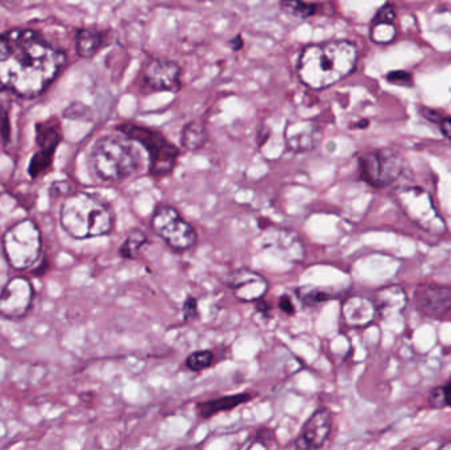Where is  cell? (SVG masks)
<instances>
[{
	"mask_svg": "<svg viewBox=\"0 0 451 450\" xmlns=\"http://www.w3.org/2000/svg\"><path fill=\"white\" fill-rule=\"evenodd\" d=\"M65 63V52L39 32L12 30L0 35V92L34 98L51 86Z\"/></svg>",
	"mask_w": 451,
	"mask_h": 450,
	"instance_id": "obj_1",
	"label": "cell"
},
{
	"mask_svg": "<svg viewBox=\"0 0 451 450\" xmlns=\"http://www.w3.org/2000/svg\"><path fill=\"white\" fill-rule=\"evenodd\" d=\"M357 48L347 40L310 44L300 53L297 74L300 81L322 90L348 77L357 68Z\"/></svg>",
	"mask_w": 451,
	"mask_h": 450,
	"instance_id": "obj_2",
	"label": "cell"
},
{
	"mask_svg": "<svg viewBox=\"0 0 451 450\" xmlns=\"http://www.w3.org/2000/svg\"><path fill=\"white\" fill-rule=\"evenodd\" d=\"M115 223L111 208L93 194L77 192L66 196L60 208V225L75 241L108 235Z\"/></svg>",
	"mask_w": 451,
	"mask_h": 450,
	"instance_id": "obj_3",
	"label": "cell"
},
{
	"mask_svg": "<svg viewBox=\"0 0 451 450\" xmlns=\"http://www.w3.org/2000/svg\"><path fill=\"white\" fill-rule=\"evenodd\" d=\"M89 161L95 176L105 182L125 181L134 176L140 167L136 148L125 135L98 139L91 148Z\"/></svg>",
	"mask_w": 451,
	"mask_h": 450,
	"instance_id": "obj_4",
	"label": "cell"
},
{
	"mask_svg": "<svg viewBox=\"0 0 451 450\" xmlns=\"http://www.w3.org/2000/svg\"><path fill=\"white\" fill-rule=\"evenodd\" d=\"M3 252L11 268L25 271L39 263L42 252L40 227L31 218L16 222L10 226L1 239Z\"/></svg>",
	"mask_w": 451,
	"mask_h": 450,
	"instance_id": "obj_5",
	"label": "cell"
},
{
	"mask_svg": "<svg viewBox=\"0 0 451 450\" xmlns=\"http://www.w3.org/2000/svg\"><path fill=\"white\" fill-rule=\"evenodd\" d=\"M122 135L146 148L149 156V175L165 177L173 172L179 157V149L172 144L161 132L135 123H123L116 127Z\"/></svg>",
	"mask_w": 451,
	"mask_h": 450,
	"instance_id": "obj_6",
	"label": "cell"
},
{
	"mask_svg": "<svg viewBox=\"0 0 451 450\" xmlns=\"http://www.w3.org/2000/svg\"><path fill=\"white\" fill-rule=\"evenodd\" d=\"M151 227L172 250L177 252L193 249L198 238L196 229L181 217L179 210L168 205H160L155 209Z\"/></svg>",
	"mask_w": 451,
	"mask_h": 450,
	"instance_id": "obj_7",
	"label": "cell"
},
{
	"mask_svg": "<svg viewBox=\"0 0 451 450\" xmlns=\"http://www.w3.org/2000/svg\"><path fill=\"white\" fill-rule=\"evenodd\" d=\"M360 178L374 188H386L399 180L404 161L390 149H378L363 154L357 160Z\"/></svg>",
	"mask_w": 451,
	"mask_h": 450,
	"instance_id": "obj_8",
	"label": "cell"
},
{
	"mask_svg": "<svg viewBox=\"0 0 451 450\" xmlns=\"http://www.w3.org/2000/svg\"><path fill=\"white\" fill-rule=\"evenodd\" d=\"M400 205L408 214L410 220L416 222L424 230L434 234L445 231V222L434 209L431 194L420 188H408L399 193Z\"/></svg>",
	"mask_w": 451,
	"mask_h": 450,
	"instance_id": "obj_9",
	"label": "cell"
},
{
	"mask_svg": "<svg viewBox=\"0 0 451 450\" xmlns=\"http://www.w3.org/2000/svg\"><path fill=\"white\" fill-rule=\"evenodd\" d=\"M34 301L33 284L23 276H13L0 289V315L20 320L31 312Z\"/></svg>",
	"mask_w": 451,
	"mask_h": 450,
	"instance_id": "obj_10",
	"label": "cell"
},
{
	"mask_svg": "<svg viewBox=\"0 0 451 450\" xmlns=\"http://www.w3.org/2000/svg\"><path fill=\"white\" fill-rule=\"evenodd\" d=\"M262 247L285 262H304L306 250L301 237L286 227L267 229L260 237Z\"/></svg>",
	"mask_w": 451,
	"mask_h": 450,
	"instance_id": "obj_11",
	"label": "cell"
},
{
	"mask_svg": "<svg viewBox=\"0 0 451 450\" xmlns=\"http://www.w3.org/2000/svg\"><path fill=\"white\" fill-rule=\"evenodd\" d=\"M143 84L152 92L179 93L182 89L181 68L167 58H151L141 70Z\"/></svg>",
	"mask_w": 451,
	"mask_h": 450,
	"instance_id": "obj_12",
	"label": "cell"
},
{
	"mask_svg": "<svg viewBox=\"0 0 451 450\" xmlns=\"http://www.w3.org/2000/svg\"><path fill=\"white\" fill-rule=\"evenodd\" d=\"M61 142V134L58 127L54 126L52 122L39 123L36 126V143L37 151L32 156L28 173L32 178L44 176L53 164V157L56 149Z\"/></svg>",
	"mask_w": 451,
	"mask_h": 450,
	"instance_id": "obj_13",
	"label": "cell"
},
{
	"mask_svg": "<svg viewBox=\"0 0 451 450\" xmlns=\"http://www.w3.org/2000/svg\"><path fill=\"white\" fill-rule=\"evenodd\" d=\"M241 303H258L269 289V282L250 268H239L224 282Z\"/></svg>",
	"mask_w": 451,
	"mask_h": 450,
	"instance_id": "obj_14",
	"label": "cell"
},
{
	"mask_svg": "<svg viewBox=\"0 0 451 450\" xmlns=\"http://www.w3.org/2000/svg\"><path fill=\"white\" fill-rule=\"evenodd\" d=\"M333 427V415L327 408H318L305 423L294 446L297 449H319L325 445Z\"/></svg>",
	"mask_w": 451,
	"mask_h": 450,
	"instance_id": "obj_15",
	"label": "cell"
},
{
	"mask_svg": "<svg viewBox=\"0 0 451 450\" xmlns=\"http://www.w3.org/2000/svg\"><path fill=\"white\" fill-rule=\"evenodd\" d=\"M321 139V127L315 122H294L285 128V144L294 154H304L315 149Z\"/></svg>",
	"mask_w": 451,
	"mask_h": 450,
	"instance_id": "obj_16",
	"label": "cell"
},
{
	"mask_svg": "<svg viewBox=\"0 0 451 450\" xmlns=\"http://www.w3.org/2000/svg\"><path fill=\"white\" fill-rule=\"evenodd\" d=\"M416 305L431 317H442L451 309L450 287L424 285L416 292Z\"/></svg>",
	"mask_w": 451,
	"mask_h": 450,
	"instance_id": "obj_17",
	"label": "cell"
},
{
	"mask_svg": "<svg viewBox=\"0 0 451 450\" xmlns=\"http://www.w3.org/2000/svg\"><path fill=\"white\" fill-rule=\"evenodd\" d=\"M376 305L364 296H351L342 304V317L348 326L364 327L376 317Z\"/></svg>",
	"mask_w": 451,
	"mask_h": 450,
	"instance_id": "obj_18",
	"label": "cell"
},
{
	"mask_svg": "<svg viewBox=\"0 0 451 450\" xmlns=\"http://www.w3.org/2000/svg\"><path fill=\"white\" fill-rule=\"evenodd\" d=\"M251 399L250 394H239V395H231V396H223V398L215 399V400H209V401H202L197 404V411L202 419H210L214 415L223 412V411H230L238 406L244 404Z\"/></svg>",
	"mask_w": 451,
	"mask_h": 450,
	"instance_id": "obj_19",
	"label": "cell"
},
{
	"mask_svg": "<svg viewBox=\"0 0 451 450\" xmlns=\"http://www.w3.org/2000/svg\"><path fill=\"white\" fill-rule=\"evenodd\" d=\"M376 311L379 313L389 314L401 312L407 305V294L402 288L400 287H387L384 289H380L378 294Z\"/></svg>",
	"mask_w": 451,
	"mask_h": 450,
	"instance_id": "obj_20",
	"label": "cell"
},
{
	"mask_svg": "<svg viewBox=\"0 0 451 450\" xmlns=\"http://www.w3.org/2000/svg\"><path fill=\"white\" fill-rule=\"evenodd\" d=\"M105 44V35L93 30H80L75 36V51L80 57H94Z\"/></svg>",
	"mask_w": 451,
	"mask_h": 450,
	"instance_id": "obj_21",
	"label": "cell"
},
{
	"mask_svg": "<svg viewBox=\"0 0 451 450\" xmlns=\"http://www.w3.org/2000/svg\"><path fill=\"white\" fill-rule=\"evenodd\" d=\"M208 142V131L202 120H190L181 131V146L189 152H196Z\"/></svg>",
	"mask_w": 451,
	"mask_h": 450,
	"instance_id": "obj_22",
	"label": "cell"
},
{
	"mask_svg": "<svg viewBox=\"0 0 451 450\" xmlns=\"http://www.w3.org/2000/svg\"><path fill=\"white\" fill-rule=\"evenodd\" d=\"M396 35H398V30L395 27V23L379 20L375 18L371 21V25H369L371 42L379 45H387L396 39Z\"/></svg>",
	"mask_w": 451,
	"mask_h": 450,
	"instance_id": "obj_23",
	"label": "cell"
},
{
	"mask_svg": "<svg viewBox=\"0 0 451 450\" xmlns=\"http://www.w3.org/2000/svg\"><path fill=\"white\" fill-rule=\"evenodd\" d=\"M148 237L146 232L139 229L129 231L123 244L119 247V255L123 259H136L139 251L147 244Z\"/></svg>",
	"mask_w": 451,
	"mask_h": 450,
	"instance_id": "obj_24",
	"label": "cell"
},
{
	"mask_svg": "<svg viewBox=\"0 0 451 450\" xmlns=\"http://www.w3.org/2000/svg\"><path fill=\"white\" fill-rule=\"evenodd\" d=\"M280 8L292 18L297 19H309L315 16L317 6L306 3L304 0H280Z\"/></svg>",
	"mask_w": 451,
	"mask_h": 450,
	"instance_id": "obj_25",
	"label": "cell"
},
{
	"mask_svg": "<svg viewBox=\"0 0 451 450\" xmlns=\"http://www.w3.org/2000/svg\"><path fill=\"white\" fill-rule=\"evenodd\" d=\"M296 296L300 299V301L304 304L305 306H315L318 304L325 303L333 297L331 294L325 289L312 287V285H305L301 288H297Z\"/></svg>",
	"mask_w": 451,
	"mask_h": 450,
	"instance_id": "obj_26",
	"label": "cell"
},
{
	"mask_svg": "<svg viewBox=\"0 0 451 450\" xmlns=\"http://www.w3.org/2000/svg\"><path fill=\"white\" fill-rule=\"evenodd\" d=\"M214 362V354L209 350H198L191 353L186 361L185 365L191 370V371H202L205 368H209Z\"/></svg>",
	"mask_w": 451,
	"mask_h": 450,
	"instance_id": "obj_27",
	"label": "cell"
},
{
	"mask_svg": "<svg viewBox=\"0 0 451 450\" xmlns=\"http://www.w3.org/2000/svg\"><path fill=\"white\" fill-rule=\"evenodd\" d=\"M386 78L390 84L402 86V87H413V85H414L413 74L409 73V72H405V70L389 72L386 75Z\"/></svg>",
	"mask_w": 451,
	"mask_h": 450,
	"instance_id": "obj_28",
	"label": "cell"
},
{
	"mask_svg": "<svg viewBox=\"0 0 451 450\" xmlns=\"http://www.w3.org/2000/svg\"><path fill=\"white\" fill-rule=\"evenodd\" d=\"M182 312H184V320L185 321H191L198 317V301L194 297H188L185 303L182 305Z\"/></svg>",
	"mask_w": 451,
	"mask_h": 450,
	"instance_id": "obj_29",
	"label": "cell"
},
{
	"mask_svg": "<svg viewBox=\"0 0 451 450\" xmlns=\"http://www.w3.org/2000/svg\"><path fill=\"white\" fill-rule=\"evenodd\" d=\"M279 306L286 314H294V312H296V306H294V304L292 303V300H291V297L288 294H283L280 297Z\"/></svg>",
	"mask_w": 451,
	"mask_h": 450,
	"instance_id": "obj_30",
	"label": "cell"
},
{
	"mask_svg": "<svg viewBox=\"0 0 451 450\" xmlns=\"http://www.w3.org/2000/svg\"><path fill=\"white\" fill-rule=\"evenodd\" d=\"M421 113H422V116L425 118V119H428L429 122H431V123H436V125H438L440 123V120L442 119V114H440L437 110H431V108H426V107H424L422 110H421Z\"/></svg>",
	"mask_w": 451,
	"mask_h": 450,
	"instance_id": "obj_31",
	"label": "cell"
},
{
	"mask_svg": "<svg viewBox=\"0 0 451 450\" xmlns=\"http://www.w3.org/2000/svg\"><path fill=\"white\" fill-rule=\"evenodd\" d=\"M438 127H440L442 135L451 140V116H442Z\"/></svg>",
	"mask_w": 451,
	"mask_h": 450,
	"instance_id": "obj_32",
	"label": "cell"
},
{
	"mask_svg": "<svg viewBox=\"0 0 451 450\" xmlns=\"http://www.w3.org/2000/svg\"><path fill=\"white\" fill-rule=\"evenodd\" d=\"M243 45H244V42H243L241 35H236L234 39H231L230 42H229V46H230L234 52L241 51Z\"/></svg>",
	"mask_w": 451,
	"mask_h": 450,
	"instance_id": "obj_33",
	"label": "cell"
},
{
	"mask_svg": "<svg viewBox=\"0 0 451 450\" xmlns=\"http://www.w3.org/2000/svg\"><path fill=\"white\" fill-rule=\"evenodd\" d=\"M368 125H369V120H367V119H364V120H360V122H357V125H355V127H357V128H366Z\"/></svg>",
	"mask_w": 451,
	"mask_h": 450,
	"instance_id": "obj_34",
	"label": "cell"
}]
</instances>
